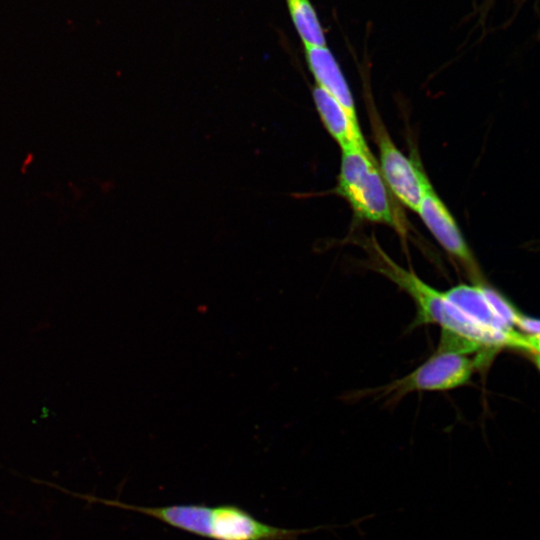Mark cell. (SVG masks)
I'll use <instances>...</instances> for the list:
<instances>
[{
  "mask_svg": "<svg viewBox=\"0 0 540 540\" xmlns=\"http://www.w3.org/2000/svg\"><path fill=\"white\" fill-rule=\"evenodd\" d=\"M313 98L321 121L341 149L367 145L358 119L353 118L338 100L317 85L313 89Z\"/></svg>",
  "mask_w": 540,
  "mask_h": 540,
  "instance_id": "obj_8",
  "label": "cell"
},
{
  "mask_svg": "<svg viewBox=\"0 0 540 540\" xmlns=\"http://www.w3.org/2000/svg\"><path fill=\"white\" fill-rule=\"evenodd\" d=\"M534 356L540 357V335L524 334V348Z\"/></svg>",
  "mask_w": 540,
  "mask_h": 540,
  "instance_id": "obj_12",
  "label": "cell"
},
{
  "mask_svg": "<svg viewBox=\"0 0 540 540\" xmlns=\"http://www.w3.org/2000/svg\"><path fill=\"white\" fill-rule=\"evenodd\" d=\"M125 510L152 517L175 529L209 540H298L299 536L329 526L307 529L282 528L260 521L235 504H173L148 507L107 501Z\"/></svg>",
  "mask_w": 540,
  "mask_h": 540,
  "instance_id": "obj_2",
  "label": "cell"
},
{
  "mask_svg": "<svg viewBox=\"0 0 540 540\" xmlns=\"http://www.w3.org/2000/svg\"><path fill=\"white\" fill-rule=\"evenodd\" d=\"M286 5L304 46H326L323 27L310 0H286Z\"/></svg>",
  "mask_w": 540,
  "mask_h": 540,
  "instance_id": "obj_10",
  "label": "cell"
},
{
  "mask_svg": "<svg viewBox=\"0 0 540 540\" xmlns=\"http://www.w3.org/2000/svg\"><path fill=\"white\" fill-rule=\"evenodd\" d=\"M305 57L317 86L338 100L357 119L351 90L341 68L327 46H304Z\"/></svg>",
  "mask_w": 540,
  "mask_h": 540,
  "instance_id": "obj_7",
  "label": "cell"
},
{
  "mask_svg": "<svg viewBox=\"0 0 540 540\" xmlns=\"http://www.w3.org/2000/svg\"><path fill=\"white\" fill-rule=\"evenodd\" d=\"M417 213L438 243L457 261L470 279L481 283L480 269L472 251L456 220L432 186L426 191Z\"/></svg>",
  "mask_w": 540,
  "mask_h": 540,
  "instance_id": "obj_6",
  "label": "cell"
},
{
  "mask_svg": "<svg viewBox=\"0 0 540 540\" xmlns=\"http://www.w3.org/2000/svg\"><path fill=\"white\" fill-rule=\"evenodd\" d=\"M533 356H534V355H533ZM534 361H535V364H536L537 368H538L539 371H540V357L534 356Z\"/></svg>",
  "mask_w": 540,
  "mask_h": 540,
  "instance_id": "obj_13",
  "label": "cell"
},
{
  "mask_svg": "<svg viewBox=\"0 0 540 540\" xmlns=\"http://www.w3.org/2000/svg\"><path fill=\"white\" fill-rule=\"evenodd\" d=\"M514 326L530 335H540V319L532 318L518 312L514 319Z\"/></svg>",
  "mask_w": 540,
  "mask_h": 540,
  "instance_id": "obj_11",
  "label": "cell"
},
{
  "mask_svg": "<svg viewBox=\"0 0 540 540\" xmlns=\"http://www.w3.org/2000/svg\"><path fill=\"white\" fill-rule=\"evenodd\" d=\"M446 297L477 323L498 331H513L496 310L490 288L482 283L460 284L444 292Z\"/></svg>",
  "mask_w": 540,
  "mask_h": 540,
  "instance_id": "obj_9",
  "label": "cell"
},
{
  "mask_svg": "<svg viewBox=\"0 0 540 540\" xmlns=\"http://www.w3.org/2000/svg\"><path fill=\"white\" fill-rule=\"evenodd\" d=\"M371 267L394 282L414 301L415 324H438L443 331L463 338L484 350L504 347L523 349V334L516 330L498 331L487 328L467 316L444 294L422 281L413 271L395 263L379 245L370 244Z\"/></svg>",
  "mask_w": 540,
  "mask_h": 540,
  "instance_id": "obj_1",
  "label": "cell"
},
{
  "mask_svg": "<svg viewBox=\"0 0 540 540\" xmlns=\"http://www.w3.org/2000/svg\"><path fill=\"white\" fill-rule=\"evenodd\" d=\"M470 354L465 344L442 333L436 353L403 378L377 389L378 396L393 402L415 391H446L463 386L481 359L471 358Z\"/></svg>",
  "mask_w": 540,
  "mask_h": 540,
  "instance_id": "obj_4",
  "label": "cell"
},
{
  "mask_svg": "<svg viewBox=\"0 0 540 540\" xmlns=\"http://www.w3.org/2000/svg\"><path fill=\"white\" fill-rule=\"evenodd\" d=\"M372 125L379 149V168L389 190L396 200L417 212L431 187L429 180L421 167L396 147L376 117Z\"/></svg>",
  "mask_w": 540,
  "mask_h": 540,
  "instance_id": "obj_5",
  "label": "cell"
},
{
  "mask_svg": "<svg viewBox=\"0 0 540 540\" xmlns=\"http://www.w3.org/2000/svg\"><path fill=\"white\" fill-rule=\"evenodd\" d=\"M336 191L363 220L394 228L403 238L406 221L367 145L342 149Z\"/></svg>",
  "mask_w": 540,
  "mask_h": 540,
  "instance_id": "obj_3",
  "label": "cell"
}]
</instances>
